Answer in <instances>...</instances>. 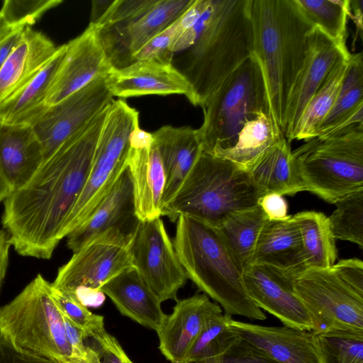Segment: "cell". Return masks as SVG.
I'll return each instance as SVG.
<instances>
[{
	"mask_svg": "<svg viewBox=\"0 0 363 363\" xmlns=\"http://www.w3.org/2000/svg\"><path fill=\"white\" fill-rule=\"evenodd\" d=\"M107 108L65 142L3 201V230L18 255L51 258L90 172Z\"/></svg>",
	"mask_w": 363,
	"mask_h": 363,
	"instance_id": "1",
	"label": "cell"
},
{
	"mask_svg": "<svg viewBox=\"0 0 363 363\" xmlns=\"http://www.w3.org/2000/svg\"><path fill=\"white\" fill-rule=\"evenodd\" d=\"M250 18L252 54L262 72L271 116L284 133L289 93L315 26L294 0H251Z\"/></svg>",
	"mask_w": 363,
	"mask_h": 363,
	"instance_id": "2",
	"label": "cell"
},
{
	"mask_svg": "<svg viewBox=\"0 0 363 363\" xmlns=\"http://www.w3.org/2000/svg\"><path fill=\"white\" fill-rule=\"evenodd\" d=\"M173 245L187 279L218 303L226 316L266 319L247 292L244 267L218 228L181 216L177 220Z\"/></svg>",
	"mask_w": 363,
	"mask_h": 363,
	"instance_id": "3",
	"label": "cell"
},
{
	"mask_svg": "<svg viewBox=\"0 0 363 363\" xmlns=\"http://www.w3.org/2000/svg\"><path fill=\"white\" fill-rule=\"evenodd\" d=\"M251 0H212V6L179 71L202 106L253 53Z\"/></svg>",
	"mask_w": 363,
	"mask_h": 363,
	"instance_id": "4",
	"label": "cell"
},
{
	"mask_svg": "<svg viewBox=\"0 0 363 363\" xmlns=\"http://www.w3.org/2000/svg\"><path fill=\"white\" fill-rule=\"evenodd\" d=\"M262 197L250 174L234 164L202 152L162 216H181L218 227L230 214L254 206Z\"/></svg>",
	"mask_w": 363,
	"mask_h": 363,
	"instance_id": "5",
	"label": "cell"
},
{
	"mask_svg": "<svg viewBox=\"0 0 363 363\" xmlns=\"http://www.w3.org/2000/svg\"><path fill=\"white\" fill-rule=\"evenodd\" d=\"M38 274L0 308V338L16 349L60 363H79L68 342L62 313Z\"/></svg>",
	"mask_w": 363,
	"mask_h": 363,
	"instance_id": "6",
	"label": "cell"
},
{
	"mask_svg": "<svg viewBox=\"0 0 363 363\" xmlns=\"http://www.w3.org/2000/svg\"><path fill=\"white\" fill-rule=\"evenodd\" d=\"M292 155L305 191L326 202L363 189V125L312 138Z\"/></svg>",
	"mask_w": 363,
	"mask_h": 363,
	"instance_id": "7",
	"label": "cell"
},
{
	"mask_svg": "<svg viewBox=\"0 0 363 363\" xmlns=\"http://www.w3.org/2000/svg\"><path fill=\"white\" fill-rule=\"evenodd\" d=\"M201 107L203 121L196 129L198 136L203 152L216 157L233 146L247 122L261 112L270 113L262 72L253 54Z\"/></svg>",
	"mask_w": 363,
	"mask_h": 363,
	"instance_id": "8",
	"label": "cell"
},
{
	"mask_svg": "<svg viewBox=\"0 0 363 363\" xmlns=\"http://www.w3.org/2000/svg\"><path fill=\"white\" fill-rule=\"evenodd\" d=\"M138 126V111L123 99H113L107 108L90 172L63 225L61 240L92 214L127 167L130 137Z\"/></svg>",
	"mask_w": 363,
	"mask_h": 363,
	"instance_id": "9",
	"label": "cell"
},
{
	"mask_svg": "<svg viewBox=\"0 0 363 363\" xmlns=\"http://www.w3.org/2000/svg\"><path fill=\"white\" fill-rule=\"evenodd\" d=\"M194 0H115L93 23L115 69L133 63V55L173 23Z\"/></svg>",
	"mask_w": 363,
	"mask_h": 363,
	"instance_id": "10",
	"label": "cell"
},
{
	"mask_svg": "<svg viewBox=\"0 0 363 363\" xmlns=\"http://www.w3.org/2000/svg\"><path fill=\"white\" fill-rule=\"evenodd\" d=\"M133 231L112 228L92 238L59 268L52 286L86 306L91 294H103L105 284L134 268L130 255Z\"/></svg>",
	"mask_w": 363,
	"mask_h": 363,
	"instance_id": "11",
	"label": "cell"
},
{
	"mask_svg": "<svg viewBox=\"0 0 363 363\" xmlns=\"http://www.w3.org/2000/svg\"><path fill=\"white\" fill-rule=\"evenodd\" d=\"M294 288L308 311L313 331H346L363 335V292L344 281L332 267L307 269Z\"/></svg>",
	"mask_w": 363,
	"mask_h": 363,
	"instance_id": "12",
	"label": "cell"
},
{
	"mask_svg": "<svg viewBox=\"0 0 363 363\" xmlns=\"http://www.w3.org/2000/svg\"><path fill=\"white\" fill-rule=\"evenodd\" d=\"M130 255L134 268L161 302L177 300L188 279L161 217L138 220Z\"/></svg>",
	"mask_w": 363,
	"mask_h": 363,
	"instance_id": "13",
	"label": "cell"
},
{
	"mask_svg": "<svg viewBox=\"0 0 363 363\" xmlns=\"http://www.w3.org/2000/svg\"><path fill=\"white\" fill-rule=\"evenodd\" d=\"M105 77L95 79L58 104L48 107L31 126L43 148L44 160L84 129L113 100Z\"/></svg>",
	"mask_w": 363,
	"mask_h": 363,
	"instance_id": "14",
	"label": "cell"
},
{
	"mask_svg": "<svg viewBox=\"0 0 363 363\" xmlns=\"http://www.w3.org/2000/svg\"><path fill=\"white\" fill-rule=\"evenodd\" d=\"M296 277L289 272L261 264H251L243 269L245 289L257 306L286 326L313 331L311 316L294 291Z\"/></svg>",
	"mask_w": 363,
	"mask_h": 363,
	"instance_id": "15",
	"label": "cell"
},
{
	"mask_svg": "<svg viewBox=\"0 0 363 363\" xmlns=\"http://www.w3.org/2000/svg\"><path fill=\"white\" fill-rule=\"evenodd\" d=\"M113 69L93 23L66 44L58 69L50 84L47 107L52 106Z\"/></svg>",
	"mask_w": 363,
	"mask_h": 363,
	"instance_id": "16",
	"label": "cell"
},
{
	"mask_svg": "<svg viewBox=\"0 0 363 363\" xmlns=\"http://www.w3.org/2000/svg\"><path fill=\"white\" fill-rule=\"evenodd\" d=\"M350 55L317 27L308 33L305 59L291 89L285 113L284 133L289 142L303 111L333 67Z\"/></svg>",
	"mask_w": 363,
	"mask_h": 363,
	"instance_id": "17",
	"label": "cell"
},
{
	"mask_svg": "<svg viewBox=\"0 0 363 363\" xmlns=\"http://www.w3.org/2000/svg\"><path fill=\"white\" fill-rule=\"evenodd\" d=\"M105 82L113 96L183 94L196 106L190 83L173 63L137 61L123 68H113L106 76Z\"/></svg>",
	"mask_w": 363,
	"mask_h": 363,
	"instance_id": "18",
	"label": "cell"
},
{
	"mask_svg": "<svg viewBox=\"0 0 363 363\" xmlns=\"http://www.w3.org/2000/svg\"><path fill=\"white\" fill-rule=\"evenodd\" d=\"M230 328L240 337L279 363H323L316 333L284 325L269 327L233 320Z\"/></svg>",
	"mask_w": 363,
	"mask_h": 363,
	"instance_id": "19",
	"label": "cell"
},
{
	"mask_svg": "<svg viewBox=\"0 0 363 363\" xmlns=\"http://www.w3.org/2000/svg\"><path fill=\"white\" fill-rule=\"evenodd\" d=\"M138 220L131 177L126 167L92 214L67 236V246L74 253L92 238L110 229L133 232Z\"/></svg>",
	"mask_w": 363,
	"mask_h": 363,
	"instance_id": "20",
	"label": "cell"
},
{
	"mask_svg": "<svg viewBox=\"0 0 363 363\" xmlns=\"http://www.w3.org/2000/svg\"><path fill=\"white\" fill-rule=\"evenodd\" d=\"M127 167L133 184L136 217L141 221L160 218L165 176L154 143H138L130 138Z\"/></svg>",
	"mask_w": 363,
	"mask_h": 363,
	"instance_id": "21",
	"label": "cell"
},
{
	"mask_svg": "<svg viewBox=\"0 0 363 363\" xmlns=\"http://www.w3.org/2000/svg\"><path fill=\"white\" fill-rule=\"evenodd\" d=\"M215 303L205 294H196L177 303L157 332L159 348L171 363H185Z\"/></svg>",
	"mask_w": 363,
	"mask_h": 363,
	"instance_id": "22",
	"label": "cell"
},
{
	"mask_svg": "<svg viewBox=\"0 0 363 363\" xmlns=\"http://www.w3.org/2000/svg\"><path fill=\"white\" fill-rule=\"evenodd\" d=\"M152 134L164 171L163 208L191 170L202 154L203 148L197 130L191 126L164 125Z\"/></svg>",
	"mask_w": 363,
	"mask_h": 363,
	"instance_id": "23",
	"label": "cell"
},
{
	"mask_svg": "<svg viewBox=\"0 0 363 363\" xmlns=\"http://www.w3.org/2000/svg\"><path fill=\"white\" fill-rule=\"evenodd\" d=\"M59 49L41 32L30 27L23 35L0 70V104L26 86L51 60Z\"/></svg>",
	"mask_w": 363,
	"mask_h": 363,
	"instance_id": "24",
	"label": "cell"
},
{
	"mask_svg": "<svg viewBox=\"0 0 363 363\" xmlns=\"http://www.w3.org/2000/svg\"><path fill=\"white\" fill-rule=\"evenodd\" d=\"M101 292L109 297L121 314L156 332L166 318L162 302L135 268L111 279Z\"/></svg>",
	"mask_w": 363,
	"mask_h": 363,
	"instance_id": "25",
	"label": "cell"
},
{
	"mask_svg": "<svg viewBox=\"0 0 363 363\" xmlns=\"http://www.w3.org/2000/svg\"><path fill=\"white\" fill-rule=\"evenodd\" d=\"M251 264L272 266L296 276L306 269L301 232L293 216L267 220L259 233Z\"/></svg>",
	"mask_w": 363,
	"mask_h": 363,
	"instance_id": "26",
	"label": "cell"
},
{
	"mask_svg": "<svg viewBox=\"0 0 363 363\" xmlns=\"http://www.w3.org/2000/svg\"><path fill=\"white\" fill-rule=\"evenodd\" d=\"M44 160L42 145L31 125L0 128V171L12 191L26 184Z\"/></svg>",
	"mask_w": 363,
	"mask_h": 363,
	"instance_id": "27",
	"label": "cell"
},
{
	"mask_svg": "<svg viewBox=\"0 0 363 363\" xmlns=\"http://www.w3.org/2000/svg\"><path fill=\"white\" fill-rule=\"evenodd\" d=\"M66 49H59L51 60L20 91L0 104V123L6 125H31L48 108L50 84Z\"/></svg>",
	"mask_w": 363,
	"mask_h": 363,
	"instance_id": "28",
	"label": "cell"
},
{
	"mask_svg": "<svg viewBox=\"0 0 363 363\" xmlns=\"http://www.w3.org/2000/svg\"><path fill=\"white\" fill-rule=\"evenodd\" d=\"M261 196L294 195L305 191L289 142L283 136L248 170Z\"/></svg>",
	"mask_w": 363,
	"mask_h": 363,
	"instance_id": "29",
	"label": "cell"
},
{
	"mask_svg": "<svg viewBox=\"0 0 363 363\" xmlns=\"http://www.w3.org/2000/svg\"><path fill=\"white\" fill-rule=\"evenodd\" d=\"M363 125V55L351 54L335 104L315 131V137Z\"/></svg>",
	"mask_w": 363,
	"mask_h": 363,
	"instance_id": "30",
	"label": "cell"
},
{
	"mask_svg": "<svg viewBox=\"0 0 363 363\" xmlns=\"http://www.w3.org/2000/svg\"><path fill=\"white\" fill-rule=\"evenodd\" d=\"M283 136L269 112H261L247 122L238 133L233 147L220 153L218 158L247 171Z\"/></svg>",
	"mask_w": 363,
	"mask_h": 363,
	"instance_id": "31",
	"label": "cell"
},
{
	"mask_svg": "<svg viewBox=\"0 0 363 363\" xmlns=\"http://www.w3.org/2000/svg\"><path fill=\"white\" fill-rule=\"evenodd\" d=\"M302 239V255L307 269L332 267L337 250L329 225L328 217L321 212L306 211L293 216Z\"/></svg>",
	"mask_w": 363,
	"mask_h": 363,
	"instance_id": "32",
	"label": "cell"
},
{
	"mask_svg": "<svg viewBox=\"0 0 363 363\" xmlns=\"http://www.w3.org/2000/svg\"><path fill=\"white\" fill-rule=\"evenodd\" d=\"M267 220L257 203L230 214L217 227L244 268L252 262L259 233Z\"/></svg>",
	"mask_w": 363,
	"mask_h": 363,
	"instance_id": "33",
	"label": "cell"
},
{
	"mask_svg": "<svg viewBox=\"0 0 363 363\" xmlns=\"http://www.w3.org/2000/svg\"><path fill=\"white\" fill-rule=\"evenodd\" d=\"M348 60L342 59L333 67L303 111L289 142L293 140L307 141L315 138L317 128L335 104L347 70Z\"/></svg>",
	"mask_w": 363,
	"mask_h": 363,
	"instance_id": "34",
	"label": "cell"
},
{
	"mask_svg": "<svg viewBox=\"0 0 363 363\" xmlns=\"http://www.w3.org/2000/svg\"><path fill=\"white\" fill-rule=\"evenodd\" d=\"M231 318L215 303L185 363H223L226 350L238 336L229 326Z\"/></svg>",
	"mask_w": 363,
	"mask_h": 363,
	"instance_id": "35",
	"label": "cell"
},
{
	"mask_svg": "<svg viewBox=\"0 0 363 363\" xmlns=\"http://www.w3.org/2000/svg\"><path fill=\"white\" fill-rule=\"evenodd\" d=\"M303 16L335 43L348 50L346 45L350 0H294Z\"/></svg>",
	"mask_w": 363,
	"mask_h": 363,
	"instance_id": "36",
	"label": "cell"
},
{
	"mask_svg": "<svg viewBox=\"0 0 363 363\" xmlns=\"http://www.w3.org/2000/svg\"><path fill=\"white\" fill-rule=\"evenodd\" d=\"M335 210L328 217L335 240L349 241L363 247V189L350 193L335 203Z\"/></svg>",
	"mask_w": 363,
	"mask_h": 363,
	"instance_id": "37",
	"label": "cell"
},
{
	"mask_svg": "<svg viewBox=\"0 0 363 363\" xmlns=\"http://www.w3.org/2000/svg\"><path fill=\"white\" fill-rule=\"evenodd\" d=\"M323 363H363V335L346 331L316 333Z\"/></svg>",
	"mask_w": 363,
	"mask_h": 363,
	"instance_id": "38",
	"label": "cell"
},
{
	"mask_svg": "<svg viewBox=\"0 0 363 363\" xmlns=\"http://www.w3.org/2000/svg\"><path fill=\"white\" fill-rule=\"evenodd\" d=\"M212 0H194L190 6L175 21L170 50L175 52L191 48L203 29L209 15Z\"/></svg>",
	"mask_w": 363,
	"mask_h": 363,
	"instance_id": "39",
	"label": "cell"
},
{
	"mask_svg": "<svg viewBox=\"0 0 363 363\" xmlns=\"http://www.w3.org/2000/svg\"><path fill=\"white\" fill-rule=\"evenodd\" d=\"M48 292L62 315L85 334L104 327L103 316L92 313L78 299L59 291L50 282Z\"/></svg>",
	"mask_w": 363,
	"mask_h": 363,
	"instance_id": "40",
	"label": "cell"
},
{
	"mask_svg": "<svg viewBox=\"0 0 363 363\" xmlns=\"http://www.w3.org/2000/svg\"><path fill=\"white\" fill-rule=\"evenodd\" d=\"M61 0H6L0 16L10 28L30 27L48 10L61 4Z\"/></svg>",
	"mask_w": 363,
	"mask_h": 363,
	"instance_id": "41",
	"label": "cell"
},
{
	"mask_svg": "<svg viewBox=\"0 0 363 363\" xmlns=\"http://www.w3.org/2000/svg\"><path fill=\"white\" fill-rule=\"evenodd\" d=\"M85 342L86 363H133L105 327L86 334Z\"/></svg>",
	"mask_w": 363,
	"mask_h": 363,
	"instance_id": "42",
	"label": "cell"
},
{
	"mask_svg": "<svg viewBox=\"0 0 363 363\" xmlns=\"http://www.w3.org/2000/svg\"><path fill=\"white\" fill-rule=\"evenodd\" d=\"M175 28V21L153 37L133 57L137 61L153 60L164 64L173 63L174 53L170 50V42Z\"/></svg>",
	"mask_w": 363,
	"mask_h": 363,
	"instance_id": "43",
	"label": "cell"
},
{
	"mask_svg": "<svg viewBox=\"0 0 363 363\" xmlns=\"http://www.w3.org/2000/svg\"><path fill=\"white\" fill-rule=\"evenodd\" d=\"M223 363L279 362L238 335L226 350Z\"/></svg>",
	"mask_w": 363,
	"mask_h": 363,
	"instance_id": "44",
	"label": "cell"
},
{
	"mask_svg": "<svg viewBox=\"0 0 363 363\" xmlns=\"http://www.w3.org/2000/svg\"><path fill=\"white\" fill-rule=\"evenodd\" d=\"M333 267L337 274L355 289L363 292V262L357 258L341 259Z\"/></svg>",
	"mask_w": 363,
	"mask_h": 363,
	"instance_id": "45",
	"label": "cell"
},
{
	"mask_svg": "<svg viewBox=\"0 0 363 363\" xmlns=\"http://www.w3.org/2000/svg\"><path fill=\"white\" fill-rule=\"evenodd\" d=\"M0 363H60L24 352L0 338Z\"/></svg>",
	"mask_w": 363,
	"mask_h": 363,
	"instance_id": "46",
	"label": "cell"
},
{
	"mask_svg": "<svg viewBox=\"0 0 363 363\" xmlns=\"http://www.w3.org/2000/svg\"><path fill=\"white\" fill-rule=\"evenodd\" d=\"M258 204L269 220H282L288 216V204L282 195L267 194L259 199Z\"/></svg>",
	"mask_w": 363,
	"mask_h": 363,
	"instance_id": "47",
	"label": "cell"
},
{
	"mask_svg": "<svg viewBox=\"0 0 363 363\" xmlns=\"http://www.w3.org/2000/svg\"><path fill=\"white\" fill-rule=\"evenodd\" d=\"M26 28H13L0 36V70L20 41Z\"/></svg>",
	"mask_w": 363,
	"mask_h": 363,
	"instance_id": "48",
	"label": "cell"
},
{
	"mask_svg": "<svg viewBox=\"0 0 363 363\" xmlns=\"http://www.w3.org/2000/svg\"><path fill=\"white\" fill-rule=\"evenodd\" d=\"M11 245L7 235L3 230H0V291L6 277L9 264V252Z\"/></svg>",
	"mask_w": 363,
	"mask_h": 363,
	"instance_id": "49",
	"label": "cell"
},
{
	"mask_svg": "<svg viewBox=\"0 0 363 363\" xmlns=\"http://www.w3.org/2000/svg\"><path fill=\"white\" fill-rule=\"evenodd\" d=\"M362 0H350V16L356 26V34L362 38Z\"/></svg>",
	"mask_w": 363,
	"mask_h": 363,
	"instance_id": "50",
	"label": "cell"
},
{
	"mask_svg": "<svg viewBox=\"0 0 363 363\" xmlns=\"http://www.w3.org/2000/svg\"><path fill=\"white\" fill-rule=\"evenodd\" d=\"M113 1H93L90 23L96 21L106 11Z\"/></svg>",
	"mask_w": 363,
	"mask_h": 363,
	"instance_id": "51",
	"label": "cell"
},
{
	"mask_svg": "<svg viewBox=\"0 0 363 363\" xmlns=\"http://www.w3.org/2000/svg\"><path fill=\"white\" fill-rule=\"evenodd\" d=\"M12 191V189L0 171V203Z\"/></svg>",
	"mask_w": 363,
	"mask_h": 363,
	"instance_id": "52",
	"label": "cell"
},
{
	"mask_svg": "<svg viewBox=\"0 0 363 363\" xmlns=\"http://www.w3.org/2000/svg\"><path fill=\"white\" fill-rule=\"evenodd\" d=\"M13 28H10L5 22L4 18L0 16V36L2 35L8 30Z\"/></svg>",
	"mask_w": 363,
	"mask_h": 363,
	"instance_id": "53",
	"label": "cell"
},
{
	"mask_svg": "<svg viewBox=\"0 0 363 363\" xmlns=\"http://www.w3.org/2000/svg\"><path fill=\"white\" fill-rule=\"evenodd\" d=\"M1 123H0V128H1Z\"/></svg>",
	"mask_w": 363,
	"mask_h": 363,
	"instance_id": "54",
	"label": "cell"
}]
</instances>
